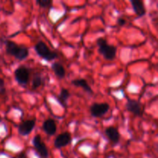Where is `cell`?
<instances>
[{
  "mask_svg": "<svg viewBox=\"0 0 158 158\" xmlns=\"http://www.w3.org/2000/svg\"><path fill=\"white\" fill-rule=\"evenodd\" d=\"M6 52L8 55L15 57L16 60L23 61L29 56V49L24 46H20L11 40H6Z\"/></svg>",
  "mask_w": 158,
  "mask_h": 158,
  "instance_id": "6da1fadb",
  "label": "cell"
},
{
  "mask_svg": "<svg viewBox=\"0 0 158 158\" xmlns=\"http://www.w3.org/2000/svg\"><path fill=\"white\" fill-rule=\"evenodd\" d=\"M97 45L98 46V51L100 55L106 60L112 61L116 58L117 49L116 46L110 45L104 38H98L97 40Z\"/></svg>",
  "mask_w": 158,
  "mask_h": 158,
  "instance_id": "7a4b0ae2",
  "label": "cell"
},
{
  "mask_svg": "<svg viewBox=\"0 0 158 158\" xmlns=\"http://www.w3.org/2000/svg\"><path fill=\"white\" fill-rule=\"evenodd\" d=\"M34 49L40 58L47 62L53 61L59 57L58 53L55 51L50 50L47 45L43 41H39L34 46Z\"/></svg>",
  "mask_w": 158,
  "mask_h": 158,
  "instance_id": "3957f363",
  "label": "cell"
},
{
  "mask_svg": "<svg viewBox=\"0 0 158 158\" xmlns=\"http://www.w3.org/2000/svg\"><path fill=\"white\" fill-rule=\"evenodd\" d=\"M14 77L19 85L26 86L30 78V69L25 66H19L14 71Z\"/></svg>",
  "mask_w": 158,
  "mask_h": 158,
  "instance_id": "277c9868",
  "label": "cell"
},
{
  "mask_svg": "<svg viewBox=\"0 0 158 158\" xmlns=\"http://www.w3.org/2000/svg\"><path fill=\"white\" fill-rule=\"evenodd\" d=\"M32 143L39 157L40 158H47L49 157V151L47 147L46 143L42 140L41 137L39 134L32 138Z\"/></svg>",
  "mask_w": 158,
  "mask_h": 158,
  "instance_id": "5b68a950",
  "label": "cell"
},
{
  "mask_svg": "<svg viewBox=\"0 0 158 158\" xmlns=\"http://www.w3.org/2000/svg\"><path fill=\"white\" fill-rule=\"evenodd\" d=\"M110 108L107 103H94L89 108V113L94 117H102L107 114Z\"/></svg>",
  "mask_w": 158,
  "mask_h": 158,
  "instance_id": "8992f818",
  "label": "cell"
},
{
  "mask_svg": "<svg viewBox=\"0 0 158 158\" xmlns=\"http://www.w3.org/2000/svg\"><path fill=\"white\" fill-rule=\"evenodd\" d=\"M127 98L126 103V109L129 112L132 113L136 117H142L143 115V106H142L141 103L139 100H132L129 97Z\"/></svg>",
  "mask_w": 158,
  "mask_h": 158,
  "instance_id": "52a82bcc",
  "label": "cell"
},
{
  "mask_svg": "<svg viewBox=\"0 0 158 158\" xmlns=\"http://www.w3.org/2000/svg\"><path fill=\"white\" fill-rule=\"evenodd\" d=\"M35 126V120H27L22 122L18 127L19 134L23 137L29 135Z\"/></svg>",
  "mask_w": 158,
  "mask_h": 158,
  "instance_id": "ba28073f",
  "label": "cell"
},
{
  "mask_svg": "<svg viewBox=\"0 0 158 158\" xmlns=\"http://www.w3.org/2000/svg\"><path fill=\"white\" fill-rule=\"evenodd\" d=\"M72 140V137H71V134L69 132H63L62 134H59L55 139L54 141V147L56 148L60 149L62 148L67 146L69 144Z\"/></svg>",
  "mask_w": 158,
  "mask_h": 158,
  "instance_id": "9c48e42d",
  "label": "cell"
},
{
  "mask_svg": "<svg viewBox=\"0 0 158 158\" xmlns=\"http://www.w3.org/2000/svg\"><path fill=\"white\" fill-rule=\"evenodd\" d=\"M131 3L134 12H135V14L137 16L141 18V17L146 15L147 11L146 9H145L143 2L140 1V0H131Z\"/></svg>",
  "mask_w": 158,
  "mask_h": 158,
  "instance_id": "30bf717a",
  "label": "cell"
},
{
  "mask_svg": "<svg viewBox=\"0 0 158 158\" xmlns=\"http://www.w3.org/2000/svg\"><path fill=\"white\" fill-rule=\"evenodd\" d=\"M43 130L48 136H53L56 133L57 127L55 120L52 119H47L43 123Z\"/></svg>",
  "mask_w": 158,
  "mask_h": 158,
  "instance_id": "8fae6325",
  "label": "cell"
},
{
  "mask_svg": "<svg viewBox=\"0 0 158 158\" xmlns=\"http://www.w3.org/2000/svg\"><path fill=\"white\" fill-rule=\"evenodd\" d=\"M105 134H106L107 138L113 143H117L120 141V134L117 128L114 127H108L105 130Z\"/></svg>",
  "mask_w": 158,
  "mask_h": 158,
  "instance_id": "7c38bea8",
  "label": "cell"
},
{
  "mask_svg": "<svg viewBox=\"0 0 158 158\" xmlns=\"http://www.w3.org/2000/svg\"><path fill=\"white\" fill-rule=\"evenodd\" d=\"M51 68L52 70L53 71L54 74L56 77L60 80H63L66 77V69H65L64 66L59 62H54L51 65Z\"/></svg>",
  "mask_w": 158,
  "mask_h": 158,
  "instance_id": "4fadbf2b",
  "label": "cell"
},
{
  "mask_svg": "<svg viewBox=\"0 0 158 158\" xmlns=\"http://www.w3.org/2000/svg\"><path fill=\"white\" fill-rule=\"evenodd\" d=\"M69 97H70V94H69V90L66 88H63V89H61L60 94L57 97V101L63 108H66L67 107V102Z\"/></svg>",
  "mask_w": 158,
  "mask_h": 158,
  "instance_id": "5bb4252c",
  "label": "cell"
},
{
  "mask_svg": "<svg viewBox=\"0 0 158 158\" xmlns=\"http://www.w3.org/2000/svg\"><path fill=\"white\" fill-rule=\"evenodd\" d=\"M72 84L74 85L75 86H77V87L83 88V90L86 91L88 94H93L92 88H91V86H89V83H87V81L85 79L80 78L72 80Z\"/></svg>",
  "mask_w": 158,
  "mask_h": 158,
  "instance_id": "9a60e30c",
  "label": "cell"
},
{
  "mask_svg": "<svg viewBox=\"0 0 158 158\" xmlns=\"http://www.w3.org/2000/svg\"><path fill=\"white\" fill-rule=\"evenodd\" d=\"M45 84V80L42 75L40 73H36L33 77L32 80V88L33 89H38L40 86H43Z\"/></svg>",
  "mask_w": 158,
  "mask_h": 158,
  "instance_id": "2e32d148",
  "label": "cell"
},
{
  "mask_svg": "<svg viewBox=\"0 0 158 158\" xmlns=\"http://www.w3.org/2000/svg\"><path fill=\"white\" fill-rule=\"evenodd\" d=\"M39 6L44 9H48V8H52V2L51 0H38L35 2Z\"/></svg>",
  "mask_w": 158,
  "mask_h": 158,
  "instance_id": "e0dca14e",
  "label": "cell"
},
{
  "mask_svg": "<svg viewBox=\"0 0 158 158\" xmlns=\"http://www.w3.org/2000/svg\"><path fill=\"white\" fill-rule=\"evenodd\" d=\"M6 89L5 86V81L3 79L0 78V95H4L6 94Z\"/></svg>",
  "mask_w": 158,
  "mask_h": 158,
  "instance_id": "ac0fdd59",
  "label": "cell"
},
{
  "mask_svg": "<svg viewBox=\"0 0 158 158\" xmlns=\"http://www.w3.org/2000/svg\"><path fill=\"white\" fill-rule=\"evenodd\" d=\"M117 23L120 26H123L126 24V20L123 18H119L118 20H117Z\"/></svg>",
  "mask_w": 158,
  "mask_h": 158,
  "instance_id": "d6986e66",
  "label": "cell"
},
{
  "mask_svg": "<svg viewBox=\"0 0 158 158\" xmlns=\"http://www.w3.org/2000/svg\"><path fill=\"white\" fill-rule=\"evenodd\" d=\"M16 158H27V156H26V154L25 151H21L19 154H17Z\"/></svg>",
  "mask_w": 158,
  "mask_h": 158,
  "instance_id": "ffe728a7",
  "label": "cell"
}]
</instances>
